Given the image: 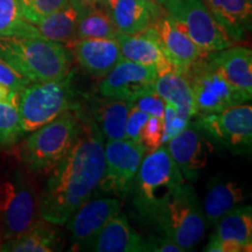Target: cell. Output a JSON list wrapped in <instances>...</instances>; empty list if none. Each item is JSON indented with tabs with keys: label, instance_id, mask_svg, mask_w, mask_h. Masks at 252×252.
<instances>
[{
	"label": "cell",
	"instance_id": "4316f807",
	"mask_svg": "<svg viewBox=\"0 0 252 252\" xmlns=\"http://www.w3.org/2000/svg\"><path fill=\"white\" fill-rule=\"evenodd\" d=\"M78 17V12L68 2L64 7L39 19L32 25L36 28L42 39L68 46L76 41Z\"/></svg>",
	"mask_w": 252,
	"mask_h": 252
},
{
	"label": "cell",
	"instance_id": "d6986e66",
	"mask_svg": "<svg viewBox=\"0 0 252 252\" xmlns=\"http://www.w3.org/2000/svg\"><path fill=\"white\" fill-rule=\"evenodd\" d=\"M96 252H146L145 238L134 231L125 214L119 212L106 222L91 243Z\"/></svg>",
	"mask_w": 252,
	"mask_h": 252
},
{
	"label": "cell",
	"instance_id": "1f68e13d",
	"mask_svg": "<svg viewBox=\"0 0 252 252\" xmlns=\"http://www.w3.org/2000/svg\"><path fill=\"white\" fill-rule=\"evenodd\" d=\"M163 122L157 117H149L140 133V143L144 145L147 152L154 151L162 145Z\"/></svg>",
	"mask_w": 252,
	"mask_h": 252
},
{
	"label": "cell",
	"instance_id": "d4e9b609",
	"mask_svg": "<svg viewBox=\"0 0 252 252\" xmlns=\"http://www.w3.org/2000/svg\"><path fill=\"white\" fill-rule=\"evenodd\" d=\"M132 103L118 98L103 97L93 104L91 119L106 140L124 139L126 119Z\"/></svg>",
	"mask_w": 252,
	"mask_h": 252
},
{
	"label": "cell",
	"instance_id": "7a4b0ae2",
	"mask_svg": "<svg viewBox=\"0 0 252 252\" xmlns=\"http://www.w3.org/2000/svg\"><path fill=\"white\" fill-rule=\"evenodd\" d=\"M0 59L31 83L61 80L72 63L67 46L42 37L0 36Z\"/></svg>",
	"mask_w": 252,
	"mask_h": 252
},
{
	"label": "cell",
	"instance_id": "6da1fadb",
	"mask_svg": "<svg viewBox=\"0 0 252 252\" xmlns=\"http://www.w3.org/2000/svg\"><path fill=\"white\" fill-rule=\"evenodd\" d=\"M80 113L82 128L76 141L50 169L37 197L40 217L54 225L65 224L78 208L90 200L104 172L103 134L89 116Z\"/></svg>",
	"mask_w": 252,
	"mask_h": 252
},
{
	"label": "cell",
	"instance_id": "4fadbf2b",
	"mask_svg": "<svg viewBox=\"0 0 252 252\" xmlns=\"http://www.w3.org/2000/svg\"><path fill=\"white\" fill-rule=\"evenodd\" d=\"M165 145L184 178L188 181L196 180L212 152L209 138L190 119L184 130Z\"/></svg>",
	"mask_w": 252,
	"mask_h": 252
},
{
	"label": "cell",
	"instance_id": "83f0119b",
	"mask_svg": "<svg viewBox=\"0 0 252 252\" xmlns=\"http://www.w3.org/2000/svg\"><path fill=\"white\" fill-rule=\"evenodd\" d=\"M117 28L111 13L103 5H97L80 14L76 30L78 39H116Z\"/></svg>",
	"mask_w": 252,
	"mask_h": 252
},
{
	"label": "cell",
	"instance_id": "5bb4252c",
	"mask_svg": "<svg viewBox=\"0 0 252 252\" xmlns=\"http://www.w3.org/2000/svg\"><path fill=\"white\" fill-rule=\"evenodd\" d=\"M121 201L113 197L88 200L82 204L65 223L75 247L78 250H89L94 237L109 220L121 212Z\"/></svg>",
	"mask_w": 252,
	"mask_h": 252
},
{
	"label": "cell",
	"instance_id": "8fae6325",
	"mask_svg": "<svg viewBox=\"0 0 252 252\" xmlns=\"http://www.w3.org/2000/svg\"><path fill=\"white\" fill-rule=\"evenodd\" d=\"M158 72L152 67L141 65L122 59L100 81L98 93L102 97L118 98L127 102L147 94H153Z\"/></svg>",
	"mask_w": 252,
	"mask_h": 252
},
{
	"label": "cell",
	"instance_id": "e575fe53",
	"mask_svg": "<svg viewBox=\"0 0 252 252\" xmlns=\"http://www.w3.org/2000/svg\"><path fill=\"white\" fill-rule=\"evenodd\" d=\"M150 116L140 109L132 106L128 111L125 125V138L134 141H140V133Z\"/></svg>",
	"mask_w": 252,
	"mask_h": 252
},
{
	"label": "cell",
	"instance_id": "3957f363",
	"mask_svg": "<svg viewBox=\"0 0 252 252\" xmlns=\"http://www.w3.org/2000/svg\"><path fill=\"white\" fill-rule=\"evenodd\" d=\"M132 184V202L139 219L151 224L168 198L185 184V178L166 145L147 152Z\"/></svg>",
	"mask_w": 252,
	"mask_h": 252
},
{
	"label": "cell",
	"instance_id": "8d00e7d4",
	"mask_svg": "<svg viewBox=\"0 0 252 252\" xmlns=\"http://www.w3.org/2000/svg\"><path fill=\"white\" fill-rule=\"evenodd\" d=\"M145 244H146V252H185L171 238L160 234L150 235L149 237L145 238Z\"/></svg>",
	"mask_w": 252,
	"mask_h": 252
},
{
	"label": "cell",
	"instance_id": "836d02e7",
	"mask_svg": "<svg viewBox=\"0 0 252 252\" xmlns=\"http://www.w3.org/2000/svg\"><path fill=\"white\" fill-rule=\"evenodd\" d=\"M132 106L140 109L141 111L151 116V117H157L163 121V116H165V109H166V100L160 97L159 94H147L144 96L139 97L132 102Z\"/></svg>",
	"mask_w": 252,
	"mask_h": 252
},
{
	"label": "cell",
	"instance_id": "5b68a950",
	"mask_svg": "<svg viewBox=\"0 0 252 252\" xmlns=\"http://www.w3.org/2000/svg\"><path fill=\"white\" fill-rule=\"evenodd\" d=\"M78 109L74 71L61 80L30 83L19 94V115L24 133H31L68 110Z\"/></svg>",
	"mask_w": 252,
	"mask_h": 252
},
{
	"label": "cell",
	"instance_id": "8992f818",
	"mask_svg": "<svg viewBox=\"0 0 252 252\" xmlns=\"http://www.w3.org/2000/svg\"><path fill=\"white\" fill-rule=\"evenodd\" d=\"M158 234L171 238L184 251L193 250L203 238L207 220L193 186H181L163 204L152 223Z\"/></svg>",
	"mask_w": 252,
	"mask_h": 252
},
{
	"label": "cell",
	"instance_id": "4dcf8cb0",
	"mask_svg": "<svg viewBox=\"0 0 252 252\" xmlns=\"http://www.w3.org/2000/svg\"><path fill=\"white\" fill-rule=\"evenodd\" d=\"M24 17L33 24L46 15L54 13L68 4V0H19Z\"/></svg>",
	"mask_w": 252,
	"mask_h": 252
},
{
	"label": "cell",
	"instance_id": "ac0fdd59",
	"mask_svg": "<svg viewBox=\"0 0 252 252\" xmlns=\"http://www.w3.org/2000/svg\"><path fill=\"white\" fill-rule=\"evenodd\" d=\"M71 54L96 78H103L123 59L117 39H78L71 43Z\"/></svg>",
	"mask_w": 252,
	"mask_h": 252
},
{
	"label": "cell",
	"instance_id": "cb8c5ba5",
	"mask_svg": "<svg viewBox=\"0 0 252 252\" xmlns=\"http://www.w3.org/2000/svg\"><path fill=\"white\" fill-rule=\"evenodd\" d=\"M244 195L237 182L216 176L208 182L207 193L203 200V214L207 224L215 225L220 217L232 207L243 201Z\"/></svg>",
	"mask_w": 252,
	"mask_h": 252
},
{
	"label": "cell",
	"instance_id": "7c38bea8",
	"mask_svg": "<svg viewBox=\"0 0 252 252\" xmlns=\"http://www.w3.org/2000/svg\"><path fill=\"white\" fill-rule=\"evenodd\" d=\"M5 191V203L0 216V243L14 238L36 222L37 197L33 186L18 175L14 186Z\"/></svg>",
	"mask_w": 252,
	"mask_h": 252
},
{
	"label": "cell",
	"instance_id": "d6a6232c",
	"mask_svg": "<svg viewBox=\"0 0 252 252\" xmlns=\"http://www.w3.org/2000/svg\"><path fill=\"white\" fill-rule=\"evenodd\" d=\"M163 135H162V145H165L169 139L175 137L184 130L188 125L189 121L181 118L178 115L176 110L172 104L166 102L165 116H163Z\"/></svg>",
	"mask_w": 252,
	"mask_h": 252
},
{
	"label": "cell",
	"instance_id": "9c48e42d",
	"mask_svg": "<svg viewBox=\"0 0 252 252\" xmlns=\"http://www.w3.org/2000/svg\"><path fill=\"white\" fill-rule=\"evenodd\" d=\"M147 153L140 141L106 140L104 143V172L98 187L103 193L121 198L130 194L141 160Z\"/></svg>",
	"mask_w": 252,
	"mask_h": 252
},
{
	"label": "cell",
	"instance_id": "d590c367",
	"mask_svg": "<svg viewBox=\"0 0 252 252\" xmlns=\"http://www.w3.org/2000/svg\"><path fill=\"white\" fill-rule=\"evenodd\" d=\"M31 82L19 75L14 69H12L7 63H5L0 59V84L9 88V89L20 93L25 87L28 86Z\"/></svg>",
	"mask_w": 252,
	"mask_h": 252
},
{
	"label": "cell",
	"instance_id": "7402d4cb",
	"mask_svg": "<svg viewBox=\"0 0 252 252\" xmlns=\"http://www.w3.org/2000/svg\"><path fill=\"white\" fill-rule=\"evenodd\" d=\"M62 234L47 220H36L17 237L0 243L4 252H52L62 250Z\"/></svg>",
	"mask_w": 252,
	"mask_h": 252
},
{
	"label": "cell",
	"instance_id": "52a82bcc",
	"mask_svg": "<svg viewBox=\"0 0 252 252\" xmlns=\"http://www.w3.org/2000/svg\"><path fill=\"white\" fill-rule=\"evenodd\" d=\"M193 94L195 115L216 113L247 104L251 96L235 89L209 54L198 59L181 72Z\"/></svg>",
	"mask_w": 252,
	"mask_h": 252
},
{
	"label": "cell",
	"instance_id": "2e32d148",
	"mask_svg": "<svg viewBox=\"0 0 252 252\" xmlns=\"http://www.w3.org/2000/svg\"><path fill=\"white\" fill-rule=\"evenodd\" d=\"M152 26L159 35L165 55L175 71L181 74L195 61L207 55L189 39L167 11H162L154 19Z\"/></svg>",
	"mask_w": 252,
	"mask_h": 252
},
{
	"label": "cell",
	"instance_id": "277c9868",
	"mask_svg": "<svg viewBox=\"0 0 252 252\" xmlns=\"http://www.w3.org/2000/svg\"><path fill=\"white\" fill-rule=\"evenodd\" d=\"M81 128L82 117L77 109L63 112L31 132L21 145V161L33 173L50 172L71 149Z\"/></svg>",
	"mask_w": 252,
	"mask_h": 252
},
{
	"label": "cell",
	"instance_id": "30bf717a",
	"mask_svg": "<svg viewBox=\"0 0 252 252\" xmlns=\"http://www.w3.org/2000/svg\"><path fill=\"white\" fill-rule=\"evenodd\" d=\"M200 130L236 154L250 152L252 141V108L241 104L216 113L195 115L191 118Z\"/></svg>",
	"mask_w": 252,
	"mask_h": 252
},
{
	"label": "cell",
	"instance_id": "44dd1931",
	"mask_svg": "<svg viewBox=\"0 0 252 252\" xmlns=\"http://www.w3.org/2000/svg\"><path fill=\"white\" fill-rule=\"evenodd\" d=\"M162 8L156 0H117L110 13L119 33L135 34L149 28Z\"/></svg>",
	"mask_w": 252,
	"mask_h": 252
},
{
	"label": "cell",
	"instance_id": "ffe728a7",
	"mask_svg": "<svg viewBox=\"0 0 252 252\" xmlns=\"http://www.w3.org/2000/svg\"><path fill=\"white\" fill-rule=\"evenodd\" d=\"M210 58L235 89L252 96V53L244 46H230L209 53Z\"/></svg>",
	"mask_w": 252,
	"mask_h": 252
},
{
	"label": "cell",
	"instance_id": "f1b7e54d",
	"mask_svg": "<svg viewBox=\"0 0 252 252\" xmlns=\"http://www.w3.org/2000/svg\"><path fill=\"white\" fill-rule=\"evenodd\" d=\"M0 36L41 37L25 19L19 0H0Z\"/></svg>",
	"mask_w": 252,
	"mask_h": 252
},
{
	"label": "cell",
	"instance_id": "ba28073f",
	"mask_svg": "<svg viewBox=\"0 0 252 252\" xmlns=\"http://www.w3.org/2000/svg\"><path fill=\"white\" fill-rule=\"evenodd\" d=\"M162 7L189 39L207 54L234 46L235 41L219 24L203 0H169Z\"/></svg>",
	"mask_w": 252,
	"mask_h": 252
},
{
	"label": "cell",
	"instance_id": "f35d334b",
	"mask_svg": "<svg viewBox=\"0 0 252 252\" xmlns=\"http://www.w3.org/2000/svg\"><path fill=\"white\" fill-rule=\"evenodd\" d=\"M116 2H117V0H103V6L108 8L109 11H111Z\"/></svg>",
	"mask_w": 252,
	"mask_h": 252
},
{
	"label": "cell",
	"instance_id": "ab89813d",
	"mask_svg": "<svg viewBox=\"0 0 252 252\" xmlns=\"http://www.w3.org/2000/svg\"><path fill=\"white\" fill-rule=\"evenodd\" d=\"M156 1H157V2H159V4L162 6L163 4H166L167 1H169V0H156Z\"/></svg>",
	"mask_w": 252,
	"mask_h": 252
},
{
	"label": "cell",
	"instance_id": "9a60e30c",
	"mask_svg": "<svg viewBox=\"0 0 252 252\" xmlns=\"http://www.w3.org/2000/svg\"><path fill=\"white\" fill-rule=\"evenodd\" d=\"M252 248L251 206L232 207L215 224V231L204 251L247 252Z\"/></svg>",
	"mask_w": 252,
	"mask_h": 252
},
{
	"label": "cell",
	"instance_id": "484cf974",
	"mask_svg": "<svg viewBox=\"0 0 252 252\" xmlns=\"http://www.w3.org/2000/svg\"><path fill=\"white\" fill-rule=\"evenodd\" d=\"M154 91L174 106L178 115L186 121L195 116L193 94L187 80L180 72L172 70L159 75L154 82Z\"/></svg>",
	"mask_w": 252,
	"mask_h": 252
},
{
	"label": "cell",
	"instance_id": "74e56055",
	"mask_svg": "<svg viewBox=\"0 0 252 252\" xmlns=\"http://www.w3.org/2000/svg\"><path fill=\"white\" fill-rule=\"evenodd\" d=\"M69 4L78 12V14L97 5H103V0H68Z\"/></svg>",
	"mask_w": 252,
	"mask_h": 252
},
{
	"label": "cell",
	"instance_id": "e0dca14e",
	"mask_svg": "<svg viewBox=\"0 0 252 252\" xmlns=\"http://www.w3.org/2000/svg\"><path fill=\"white\" fill-rule=\"evenodd\" d=\"M116 39L118 41L123 59L154 68L158 76L174 70L165 55L159 35L152 25L135 34H124L118 32Z\"/></svg>",
	"mask_w": 252,
	"mask_h": 252
},
{
	"label": "cell",
	"instance_id": "f546056e",
	"mask_svg": "<svg viewBox=\"0 0 252 252\" xmlns=\"http://www.w3.org/2000/svg\"><path fill=\"white\" fill-rule=\"evenodd\" d=\"M23 134L19 102L0 99V147L13 146Z\"/></svg>",
	"mask_w": 252,
	"mask_h": 252
},
{
	"label": "cell",
	"instance_id": "603a6c76",
	"mask_svg": "<svg viewBox=\"0 0 252 252\" xmlns=\"http://www.w3.org/2000/svg\"><path fill=\"white\" fill-rule=\"evenodd\" d=\"M234 41L243 40L252 26V0H203Z\"/></svg>",
	"mask_w": 252,
	"mask_h": 252
}]
</instances>
